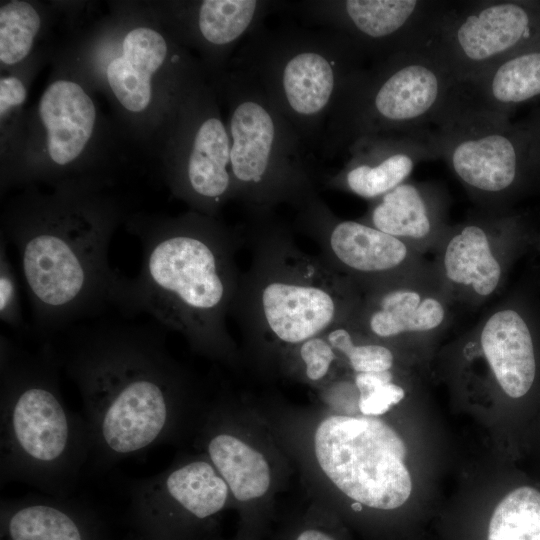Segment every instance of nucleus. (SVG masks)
<instances>
[{
	"instance_id": "f257e3e1",
	"label": "nucleus",
	"mask_w": 540,
	"mask_h": 540,
	"mask_svg": "<svg viewBox=\"0 0 540 540\" xmlns=\"http://www.w3.org/2000/svg\"><path fill=\"white\" fill-rule=\"evenodd\" d=\"M56 356L76 385L91 460L108 467L177 437L196 401L190 373L156 324L99 320L66 330Z\"/></svg>"
},
{
	"instance_id": "f03ea898",
	"label": "nucleus",
	"mask_w": 540,
	"mask_h": 540,
	"mask_svg": "<svg viewBox=\"0 0 540 540\" xmlns=\"http://www.w3.org/2000/svg\"><path fill=\"white\" fill-rule=\"evenodd\" d=\"M123 217L101 189L31 187L2 215L1 237L18 256L34 326L51 335L118 307L126 277L109 263L110 241Z\"/></svg>"
},
{
	"instance_id": "7ed1b4c3",
	"label": "nucleus",
	"mask_w": 540,
	"mask_h": 540,
	"mask_svg": "<svg viewBox=\"0 0 540 540\" xmlns=\"http://www.w3.org/2000/svg\"><path fill=\"white\" fill-rule=\"evenodd\" d=\"M127 230L140 241L139 274L127 278L118 304L126 316L148 314L179 333L190 348L234 363L238 354L226 318L241 272L238 236L224 223L194 210L168 216H134Z\"/></svg>"
},
{
	"instance_id": "20e7f679",
	"label": "nucleus",
	"mask_w": 540,
	"mask_h": 540,
	"mask_svg": "<svg viewBox=\"0 0 540 540\" xmlns=\"http://www.w3.org/2000/svg\"><path fill=\"white\" fill-rule=\"evenodd\" d=\"M247 217L251 260L230 315L251 352L282 360L294 346L346 323L350 291L345 277L298 247L274 211Z\"/></svg>"
},
{
	"instance_id": "39448f33",
	"label": "nucleus",
	"mask_w": 540,
	"mask_h": 540,
	"mask_svg": "<svg viewBox=\"0 0 540 540\" xmlns=\"http://www.w3.org/2000/svg\"><path fill=\"white\" fill-rule=\"evenodd\" d=\"M59 368L50 342L30 352L1 334V481L52 496H66L91 459L88 427L63 401Z\"/></svg>"
},
{
	"instance_id": "423d86ee",
	"label": "nucleus",
	"mask_w": 540,
	"mask_h": 540,
	"mask_svg": "<svg viewBox=\"0 0 540 540\" xmlns=\"http://www.w3.org/2000/svg\"><path fill=\"white\" fill-rule=\"evenodd\" d=\"M368 65L347 36L289 23L257 29L228 68L261 89L308 149H320L328 123Z\"/></svg>"
},
{
	"instance_id": "0eeeda50",
	"label": "nucleus",
	"mask_w": 540,
	"mask_h": 540,
	"mask_svg": "<svg viewBox=\"0 0 540 540\" xmlns=\"http://www.w3.org/2000/svg\"><path fill=\"white\" fill-rule=\"evenodd\" d=\"M81 73L132 124L156 121L165 132L185 88L204 71L165 23L129 13L82 44L76 70Z\"/></svg>"
},
{
	"instance_id": "6e6552de",
	"label": "nucleus",
	"mask_w": 540,
	"mask_h": 540,
	"mask_svg": "<svg viewBox=\"0 0 540 540\" xmlns=\"http://www.w3.org/2000/svg\"><path fill=\"white\" fill-rule=\"evenodd\" d=\"M212 86L226 106L233 200L246 214L297 209L317 193L308 148L261 89L232 68Z\"/></svg>"
},
{
	"instance_id": "1a4fd4ad",
	"label": "nucleus",
	"mask_w": 540,
	"mask_h": 540,
	"mask_svg": "<svg viewBox=\"0 0 540 540\" xmlns=\"http://www.w3.org/2000/svg\"><path fill=\"white\" fill-rule=\"evenodd\" d=\"M457 87L435 38L370 63L327 125L321 156L333 158L363 135L435 129L454 104Z\"/></svg>"
},
{
	"instance_id": "9d476101",
	"label": "nucleus",
	"mask_w": 540,
	"mask_h": 540,
	"mask_svg": "<svg viewBox=\"0 0 540 540\" xmlns=\"http://www.w3.org/2000/svg\"><path fill=\"white\" fill-rule=\"evenodd\" d=\"M78 76L60 75L43 90L16 142L15 157L4 163L2 188L47 183L53 189L82 186L101 189L88 171L100 116Z\"/></svg>"
},
{
	"instance_id": "9b49d317",
	"label": "nucleus",
	"mask_w": 540,
	"mask_h": 540,
	"mask_svg": "<svg viewBox=\"0 0 540 540\" xmlns=\"http://www.w3.org/2000/svg\"><path fill=\"white\" fill-rule=\"evenodd\" d=\"M314 454L326 478L362 507L391 511L410 497L406 445L377 417L332 415L314 432Z\"/></svg>"
},
{
	"instance_id": "f8f14e48",
	"label": "nucleus",
	"mask_w": 540,
	"mask_h": 540,
	"mask_svg": "<svg viewBox=\"0 0 540 540\" xmlns=\"http://www.w3.org/2000/svg\"><path fill=\"white\" fill-rule=\"evenodd\" d=\"M165 176L191 210L217 218L234 199L231 142L219 98L205 74L182 93L165 131Z\"/></svg>"
},
{
	"instance_id": "ddd939ff",
	"label": "nucleus",
	"mask_w": 540,
	"mask_h": 540,
	"mask_svg": "<svg viewBox=\"0 0 540 540\" xmlns=\"http://www.w3.org/2000/svg\"><path fill=\"white\" fill-rule=\"evenodd\" d=\"M451 1L437 0H303L277 1L276 12L303 25L350 38L369 64L413 49L435 38Z\"/></svg>"
},
{
	"instance_id": "4468645a",
	"label": "nucleus",
	"mask_w": 540,
	"mask_h": 540,
	"mask_svg": "<svg viewBox=\"0 0 540 540\" xmlns=\"http://www.w3.org/2000/svg\"><path fill=\"white\" fill-rule=\"evenodd\" d=\"M540 42V8L518 1L450 2L435 43L462 83Z\"/></svg>"
},
{
	"instance_id": "2eb2a0df",
	"label": "nucleus",
	"mask_w": 540,
	"mask_h": 540,
	"mask_svg": "<svg viewBox=\"0 0 540 540\" xmlns=\"http://www.w3.org/2000/svg\"><path fill=\"white\" fill-rule=\"evenodd\" d=\"M439 158L468 188L496 196L516 181L522 136L507 117L453 108L434 129Z\"/></svg>"
},
{
	"instance_id": "dca6fc26",
	"label": "nucleus",
	"mask_w": 540,
	"mask_h": 540,
	"mask_svg": "<svg viewBox=\"0 0 540 540\" xmlns=\"http://www.w3.org/2000/svg\"><path fill=\"white\" fill-rule=\"evenodd\" d=\"M277 1L202 0L166 5L164 23L188 50L200 54V64L213 84L227 71L242 43L276 12Z\"/></svg>"
},
{
	"instance_id": "f3484780",
	"label": "nucleus",
	"mask_w": 540,
	"mask_h": 540,
	"mask_svg": "<svg viewBox=\"0 0 540 540\" xmlns=\"http://www.w3.org/2000/svg\"><path fill=\"white\" fill-rule=\"evenodd\" d=\"M296 210V227L319 247L335 272L377 276L398 268L407 257L405 243L362 221L338 218L318 192Z\"/></svg>"
},
{
	"instance_id": "a211bd4d",
	"label": "nucleus",
	"mask_w": 540,
	"mask_h": 540,
	"mask_svg": "<svg viewBox=\"0 0 540 540\" xmlns=\"http://www.w3.org/2000/svg\"><path fill=\"white\" fill-rule=\"evenodd\" d=\"M345 152L346 162L324 187L371 200L404 183L420 161L439 158L434 129L363 135Z\"/></svg>"
},
{
	"instance_id": "6ab92c4d",
	"label": "nucleus",
	"mask_w": 540,
	"mask_h": 540,
	"mask_svg": "<svg viewBox=\"0 0 540 540\" xmlns=\"http://www.w3.org/2000/svg\"><path fill=\"white\" fill-rule=\"evenodd\" d=\"M134 505L152 515L184 514L205 520L227 504L230 491L205 456L180 460L159 474L135 482Z\"/></svg>"
},
{
	"instance_id": "aec40b11",
	"label": "nucleus",
	"mask_w": 540,
	"mask_h": 540,
	"mask_svg": "<svg viewBox=\"0 0 540 540\" xmlns=\"http://www.w3.org/2000/svg\"><path fill=\"white\" fill-rule=\"evenodd\" d=\"M481 346L503 391L512 398L524 396L533 384L536 363L523 318L511 309L496 312L483 327Z\"/></svg>"
},
{
	"instance_id": "412c9836",
	"label": "nucleus",
	"mask_w": 540,
	"mask_h": 540,
	"mask_svg": "<svg viewBox=\"0 0 540 540\" xmlns=\"http://www.w3.org/2000/svg\"><path fill=\"white\" fill-rule=\"evenodd\" d=\"M205 423L203 456L224 479L233 498L246 503L263 497L271 485L270 466L263 454L214 418Z\"/></svg>"
},
{
	"instance_id": "4be33fe9",
	"label": "nucleus",
	"mask_w": 540,
	"mask_h": 540,
	"mask_svg": "<svg viewBox=\"0 0 540 540\" xmlns=\"http://www.w3.org/2000/svg\"><path fill=\"white\" fill-rule=\"evenodd\" d=\"M444 308L434 298L421 299L408 289L383 292L364 314V326L375 337L388 339L405 332L428 331L444 319Z\"/></svg>"
},
{
	"instance_id": "5701e85b",
	"label": "nucleus",
	"mask_w": 540,
	"mask_h": 540,
	"mask_svg": "<svg viewBox=\"0 0 540 540\" xmlns=\"http://www.w3.org/2000/svg\"><path fill=\"white\" fill-rule=\"evenodd\" d=\"M444 266L451 281L472 286L482 296L490 295L501 277V267L491 251L487 234L475 224L464 226L451 238Z\"/></svg>"
},
{
	"instance_id": "b1692460",
	"label": "nucleus",
	"mask_w": 540,
	"mask_h": 540,
	"mask_svg": "<svg viewBox=\"0 0 540 540\" xmlns=\"http://www.w3.org/2000/svg\"><path fill=\"white\" fill-rule=\"evenodd\" d=\"M362 222L399 239H422L431 231L432 212L423 190L404 182L374 200Z\"/></svg>"
},
{
	"instance_id": "393cba45",
	"label": "nucleus",
	"mask_w": 540,
	"mask_h": 540,
	"mask_svg": "<svg viewBox=\"0 0 540 540\" xmlns=\"http://www.w3.org/2000/svg\"><path fill=\"white\" fill-rule=\"evenodd\" d=\"M484 540H540V492L516 488L490 515Z\"/></svg>"
},
{
	"instance_id": "a878e982",
	"label": "nucleus",
	"mask_w": 540,
	"mask_h": 540,
	"mask_svg": "<svg viewBox=\"0 0 540 540\" xmlns=\"http://www.w3.org/2000/svg\"><path fill=\"white\" fill-rule=\"evenodd\" d=\"M40 9L24 0L2 2L0 6V63L2 69L17 68L34 49L43 29Z\"/></svg>"
},
{
	"instance_id": "bb28decb",
	"label": "nucleus",
	"mask_w": 540,
	"mask_h": 540,
	"mask_svg": "<svg viewBox=\"0 0 540 540\" xmlns=\"http://www.w3.org/2000/svg\"><path fill=\"white\" fill-rule=\"evenodd\" d=\"M11 540H83L75 520L52 503L21 505L10 516Z\"/></svg>"
},
{
	"instance_id": "cd10ccee",
	"label": "nucleus",
	"mask_w": 540,
	"mask_h": 540,
	"mask_svg": "<svg viewBox=\"0 0 540 540\" xmlns=\"http://www.w3.org/2000/svg\"><path fill=\"white\" fill-rule=\"evenodd\" d=\"M324 335L356 374L389 371L393 366L394 356L388 347L377 343H356L352 331L345 324L331 328Z\"/></svg>"
},
{
	"instance_id": "c85d7f7f",
	"label": "nucleus",
	"mask_w": 540,
	"mask_h": 540,
	"mask_svg": "<svg viewBox=\"0 0 540 540\" xmlns=\"http://www.w3.org/2000/svg\"><path fill=\"white\" fill-rule=\"evenodd\" d=\"M338 356L323 334L294 346L281 361L306 381L319 384L325 383Z\"/></svg>"
},
{
	"instance_id": "c756f323",
	"label": "nucleus",
	"mask_w": 540,
	"mask_h": 540,
	"mask_svg": "<svg viewBox=\"0 0 540 540\" xmlns=\"http://www.w3.org/2000/svg\"><path fill=\"white\" fill-rule=\"evenodd\" d=\"M358 409L364 416L385 414L405 396L404 389L393 382L391 371L357 373Z\"/></svg>"
},
{
	"instance_id": "7c9ffc66",
	"label": "nucleus",
	"mask_w": 540,
	"mask_h": 540,
	"mask_svg": "<svg viewBox=\"0 0 540 540\" xmlns=\"http://www.w3.org/2000/svg\"><path fill=\"white\" fill-rule=\"evenodd\" d=\"M8 243L0 238V319L13 329L24 327L20 291L14 267L8 257Z\"/></svg>"
},
{
	"instance_id": "2f4dec72",
	"label": "nucleus",
	"mask_w": 540,
	"mask_h": 540,
	"mask_svg": "<svg viewBox=\"0 0 540 540\" xmlns=\"http://www.w3.org/2000/svg\"><path fill=\"white\" fill-rule=\"evenodd\" d=\"M28 96V84L20 74L11 73L0 78V122L1 132L6 140L17 127L15 121L19 118L23 105Z\"/></svg>"
},
{
	"instance_id": "473e14b6",
	"label": "nucleus",
	"mask_w": 540,
	"mask_h": 540,
	"mask_svg": "<svg viewBox=\"0 0 540 540\" xmlns=\"http://www.w3.org/2000/svg\"><path fill=\"white\" fill-rule=\"evenodd\" d=\"M293 540H337V538L323 528L306 527L297 532Z\"/></svg>"
}]
</instances>
